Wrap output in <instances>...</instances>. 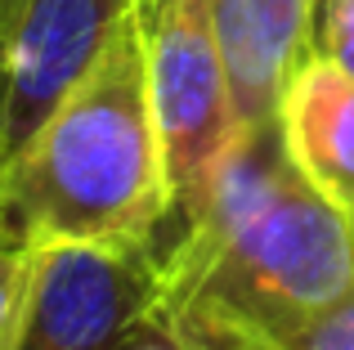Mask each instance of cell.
<instances>
[{"mask_svg":"<svg viewBox=\"0 0 354 350\" xmlns=\"http://www.w3.org/2000/svg\"><path fill=\"white\" fill-rule=\"evenodd\" d=\"M350 292V211L296 171L278 122L242 131L202 211L162 261V310H220L274 324Z\"/></svg>","mask_w":354,"mask_h":350,"instance_id":"1","label":"cell"},{"mask_svg":"<svg viewBox=\"0 0 354 350\" xmlns=\"http://www.w3.org/2000/svg\"><path fill=\"white\" fill-rule=\"evenodd\" d=\"M0 216L36 243L139 247L171 220L139 9L0 171Z\"/></svg>","mask_w":354,"mask_h":350,"instance_id":"2","label":"cell"},{"mask_svg":"<svg viewBox=\"0 0 354 350\" xmlns=\"http://www.w3.org/2000/svg\"><path fill=\"white\" fill-rule=\"evenodd\" d=\"M139 23L148 41V86L171 184V216L189 225L242 135L211 27V0H166L139 9Z\"/></svg>","mask_w":354,"mask_h":350,"instance_id":"3","label":"cell"},{"mask_svg":"<svg viewBox=\"0 0 354 350\" xmlns=\"http://www.w3.org/2000/svg\"><path fill=\"white\" fill-rule=\"evenodd\" d=\"M162 315V261L113 243H36L0 350H121Z\"/></svg>","mask_w":354,"mask_h":350,"instance_id":"4","label":"cell"},{"mask_svg":"<svg viewBox=\"0 0 354 350\" xmlns=\"http://www.w3.org/2000/svg\"><path fill=\"white\" fill-rule=\"evenodd\" d=\"M135 0H0V171L113 45Z\"/></svg>","mask_w":354,"mask_h":350,"instance_id":"5","label":"cell"},{"mask_svg":"<svg viewBox=\"0 0 354 350\" xmlns=\"http://www.w3.org/2000/svg\"><path fill=\"white\" fill-rule=\"evenodd\" d=\"M211 27L238 126L278 122L287 81L314 54V0H211Z\"/></svg>","mask_w":354,"mask_h":350,"instance_id":"6","label":"cell"},{"mask_svg":"<svg viewBox=\"0 0 354 350\" xmlns=\"http://www.w3.org/2000/svg\"><path fill=\"white\" fill-rule=\"evenodd\" d=\"M287 158L296 171L332 198L341 211H354V77L323 54H310L292 72L278 104Z\"/></svg>","mask_w":354,"mask_h":350,"instance_id":"7","label":"cell"},{"mask_svg":"<svg viewBox=\"0 0 354 350\" xmlns=\"http://www.w3.org/2000/svg\"><path fill=\"white\" fill-rule=\"evenodd\" d=\"M184 350H354V292L296 319H238L220 310H162Z\"/></svg>","mask_w":354,"mask_h":350,"instance_id":"8","label":"cell"},{"mask_svg":"<svg viewBox=\"0 0 354 350\" xmlns=\"http://www.w3.org/2000/svg\"><path fill=\"white\" fill-rule=\"evenodd\" d=\"M32 252H36V238L23 234L9 216H0V342H5L9 324L18 315L27 270H32Z\"/></svg>","mask_w":354,"mask_h":350,"instance_id":"9","label":"cell"},{"mask_svg":"<svg viewBox=\"0 0 354 350\" xmlns=\"http://www.w3.org/2000/svg\"><path fill=\"white\" fill-rule=\"evenodd\" d=\"M314 54L354 77V0H314Z\"/></svg>","mask_w":354,"mask_h":350,"instance_id":"10","label":"cell"},{"mask_svg":"<svg viewBox=\"0 0 354 350\" xmlns=\"http://www.w3.org/2000/svg\"><path fill=\"white\" fill-rule=\"evenodd\" d=\"M121 350H184V346L175 342V333H171V324H166V315H157L153 324H144Z\"/></svg>","mask_w":354,"mask_h":350,"instance_id":"11","label":"cell"},{"mask_svg":"<svg viewBox=\"0 0 354 350\" xmlns=\"http://www.w3.org/2000/svg\"><path fill=\"white\" fill-rule=\"evenodd\" d=\"M350 225H354V211H350Z\"/></svg>","mask_w":354,"mask_h":350,"instance_id":"12","label":"cell"}]
</instances>
